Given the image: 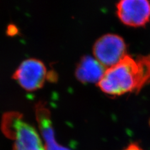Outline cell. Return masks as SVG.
<instances>
[{
	"instance_id": "1",
	"label": "cell",
	"mask_w": 150,
	"mask_h": 150,
	"mask_svg": "<svg viewBox=\"0 0 150 150\" xmlns=\"http://www.w3.org/2000/svg\"><path fill=\"white\" fill-rule=\"evenodd\" d=\"M150 83V53L133 58L127 54L118 64L106 69L98 83L100 90L110 96L139 93Z\"/></svg>"
},
{
	"instance_id": "2",
	"label": "cell",
	"mask_w": 150,
	"mask_h": 150,
	"mask_svg": "<svg viewBox=\"0 0 150 150\" xmlns=\"http://www.w3.org/2000/svg\"><path fill=\"white\" fill-rule=\"evenodd\" d=\"M4 135L15 141L13 150H45L35 129L16 112L4 114L1 121Z\"/></svg>"
},
{
	"instance_id": "3",
	"label": "cell",
	"mask_w": 150,
	"mask_h": 150,
	"mask_svg": "<svg viewBox=\"0 0 150 150\" xmlns=\"http://www.w3.org/2000/svg\"><path fill=\"white\" fill-rule=\"evenodd\" d=\"M93 54L98 62L108 69L118 64L127 55V47L120 36L106 34L95 42Z\"/></svg>"
},
{
	"instance_id": "4",
	"label": "cell",
	"mask_w": 150,
	"mask_h": 150,
	"mask_svg": "<svg viewBox=\"0 0 150 150\" xmlns=\"http://www.w3.org/2000/svg\"><path fill=\"white\" fill-rule=\"evenodd\" d=\"M50 76L41 61L30 58L21 63L13 74V78L25 90L35 91L44 85Z\"/></svg>"
},
{
	"instance_id": "5",
	"label": "cell",
	"mask_w": 150,
	"mask_h": 150,
	"mask_svg": "<svg viewBox=\"0 0 150 150\" xmlns=\"http://www.w3.org/2000/svg\"><path fill=\"white\" fill-rule=\"evenodd\" d=\"M116 15L126 26H144L150 20V2L147 0H122L116 4Z\"/></svg>"
},
{
	"instance_id": "6",
	"label": "cell",
	"mask_w": 150,
	"mask_h": 150,
	"mask_svg": "<svg viewBox=\"0 0 150 150\" xmlns=\"http://www.w3.org/2000/svg\"><path fill=\"white\" fill-rule=\"evenodd\" d=\"M35 113L41 133L45 143L46 150H70L59 145L54 138L50 111L43 102L36 105Z\"/></svg>"
},
{
	"instance_id": "7",
	"label": "cell",
	"mask_w": 150,
	"mask_h": 150,
	"mask_svg": "<svg viewBox=\"0 0 150 150\" xmlns=\"http://www.w3.org/2000/svg\"><path fill=\"white\" fill-rule=\"evenodd\" d=\"M106 69L95 58L85 56L78 64L75 74L82 83H99L105 74Z\"/></svg>"
},
{
	"instance_id": "8",
	"label": "cell",
	"mask_w": 150,
	"mask_h": 150,
	"mask_svg": "<svg viewBox=\"0 0 150 150\" xmlns=\"http://www.w3.org/2000/svg\"><path fill=\"white\" fill-rule=\"evenodd\" d=\"M124 150H143L139 145L137 143H131L126 147Z\"/></svg>"
},
{
	"instance_id": "9",
	"label": "cell",
	"mask_w": 150,
	"mask_h": 150,
	"mask_svg": "<svg viewBox=\"0 0 150 150\" xmlns=\"http://www.w3.org/2000/svg\"><path fill=\"white\" fill-rule=\"evenodd\" d=\"M149 125H150V121H149Z\"/></svg>"
}]
</instances>
